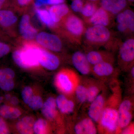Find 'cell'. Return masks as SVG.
Instances as JSON below:
<instances>
[{"mask_svg":"<svg viewBox=\"0 0 134 134\" xmlns=\"http://www.w3.org/2000/svg\"><path fill=\"white\" fill-rule=\"evenodd\" d=\"M120 42L108 27L92 25L86 27L82 43H83L87 50L104 47L110 51L117 49Z\"/></svg>","mask_w":134,"mask_h":134,"instance_id":"6da1fadb","label":"cell"},{"mask_svg":"<svg viewBox=\"0 0 134 134\" xmlns=\"http://www.w3.org/2000/svg\"><path fill=\"white\" fill-rule=\"evenodd\" d=\"M86 25L82 18L71 12L59 24L57 31L75 46L81 45Z\"/></svg>","mask_w":134,"mask_h":134,"instance_id":"7a4b0ae2","label":"cell"},{"mask_svg":"<svg viewBox=\"0 0 134 134\" xmlns=\"http://www.w3.org/2000/svg\"><path fill=\"white\" fill-rule=\"evenodd\" d=\"M24 43L21 48L15 51L12 58L19 66L29 68L38 66V47L31 41Z\"/></svg>","mask_w":134,"mask_h":134,"instance_id":"3957f363","label":"cell"},{"mask_svg":"<svg viewBox=\"0 0 134 134\" xmlns=\"http://www.w3.org/2000/svg\"><path fill=\"white\" fill-rule=\"evenodd\" d=\"M109 103L104 108L98 121L99 129L103 132L108 133H116L119 127V113L117 104ZM119 107V106H118Z\"/></svg>","mask_w":134,"mask_h":134,"instance_id":"277c9868","label":"cell"},{"mask_svg":"<svg viewBox=\"0 0 134 134\" xmlns=\"http://www.w3.org/2000/svg\"><path fill=\"white\" fill-rule=\"evenodd\" d=\"M118 62L123 71H127L134 66V38L133 37L121 41L118 48Z\"/></svg>","mask_w":134,"mask_h":134,"instance_id":"5b68a950","label":"cell"},{"mask_svg":"<svg viewBox=\"0 0 134 134\" xmlns=\"http://www.w3.org/2000/svg\"><path fill=\"white\" fill-rule=\"evenodd\" d=\"M56 85L61 91L66 94L75 92L79 80L76 72L71 70H65L57 75L55 79Z\"/></svg>","mask_w":134,"mask_h":134,"instance_id":"8992f818","label":"cell"},{"mask_svg":"<svg viewBox=\"0 0 134 134\" xmlns=\"http://www.w3.org/2000/svg\"><path fill=\"white\" fill-rule=\"evenodd\" d=\"M36 43L44 48L55 52H59L63 47V43L59 36L56 34L41 32L36 38Z\"/></svg>","mask_w":134,"mask_h":134,"instance_id":"52a82bcc","label":"cell"},{"mask_svg":"<svg viewBox=\"0 0 134 134\" xmlns=\"http://www.w3.org/2000/svg\"><path fill=\"white\" fill-rule=\"evenodd\" d=\"M115 17L101 7H99L96 12L86 22V26L101 25L109 27L113 24Z\"/></svg>","mask_w":134,"mask_h":134,"instance_id":"ba28073f","label":"cell"},{"mask_svg":"<svg viewBox=\"0 0 134 134\" xmlns=\"http://www.w3.org/2000/svg\"><path fill=\"white\" fill-rule=\"evenodd\" d=\"M133 102L126 99L121 102L118 107L119 129H123L130 125L133 119Z\"/></svg>","mask_w":134,"mask_h":134,"instance_id":"9c48e42d","label":"cell"},{"mask_svg":"<svg viewBox=\"0 0 134 134\" xmlns=\"http://www.w3.org/2000/svg\"><path fill=\"white\" fill-rule=\"evenodd\" d=\"M71 62L75 68L79 73L83 76H87L91 73L92 66L86 58V54L78 50L73 53Z\"/></svg>","mask_w":134,"mask_h":134,"instance_id":"30bf717a","label":"cell"},{"mask_svg":"<svg viewBox=\"0 0 134 134\" xmlns=\"http://www.w3.org/2000/svg\"><path fill=\"white\" fill-rule=\"evenodd\" d=\"M117 69L114 66V62L105 61L93 65L91 73L99 79H108L115 75Z\"/></svg>","mask_w":134,"mask_h":134,"instance_id":"8fae6325","label":"cell"},{"mask_svg":"<svg viewBox=\"0 0 134 134\" xmlns=\"http://www.w3.org/2000/svg\"><path fill=\"white\" fill-rule=\"evenodd\" d=\"M38 54L39 63L47 69L55 70L59 66V59L53 53L38 47Z\"/></svg>","mask_w":134,"mask_h":134,"instance_id":"7c38bea8","label":"cell"},{"mask_svg":"<svg viewBox=\"0 0 134 134\" xmlns=\"http://www.w3.org/2000/svg\"><path fill=\"white\" fill-rule=\"evenodd\" d=\"M106 99L103 92L97 96L96 98L90 103L88 115L94 122H98L105 105Z\"/></svg>","mask_w":134,"mask_h":134,"instance_id":"4fadbf2b","label":"cell"},{"mask_svg":"<svg viewBox=\"0 0 134 134\" xmlns=\"http://www.w3.org/2000/svg\"><path fill=\"white\" fill-rule=\"evenodd\" d=\"M38 31L37 29L32 25L30 15H24L19 24V33L22 38L26 41H31L35 39Z\"/></svg>","mask_w":134,"mask_h":134,"instance_id":"5bb4252c","label":"cell"},{"mask_svg":"<svg viewBox=\"0 0 134 134\" xmlns=\"http://www.w3.org/2000/svg\"><path fill=\"white\" fill-rule=\"evenodd\" d=\"M86 58L92 66L105 61L114 62L113 53L108 50H87Z\"/></svg>","mask_w":134,"mask_h":134,"instance_id":"9a60e30c","label":"cell"},{"mask_svg":"<svg viewBox=\"0 0 134 134\" xmlns=\"http://www.w3.org/2000/svg\"><path fill=\"white\" fill-rule=\"evenodd\" d=\"M99 7L108 11L114 17L127 8L126 0H100Z\"/></svg>","mask_w":134,"mask_h":134,"instance_id":"2e32d148","label":"cell"},{"mask_svg":"<svg viewBox=\"0 0 134 134\" xmlns=\"http://www.w3.org/2000/svg\"><path fill=\"white\" fill-rule=\"evenodd\" d=\"M47 10L53 21L59 25L66 16L72 12L68 5L64 3L51 5Z\"/></svg>","mask_w":134,"mask_h":134,"instance_id":"e0dca14e","label":"cell"},{"mask_svg":"<svg viewBox=\"0 0 134 134\" xmlns=\"http://www.w3.org/2000/svg\"><path fill=\"white\" fill-rule=\"evenodd\" d=\"M74 131L76 134H96L97 133V129L94 121L88 117L77 122L75 126Z\"/></svg>","mask_w":134,"mask_h":134,"instance_id":"ac0fdd59","label":"cell"},{"mask_svg":"<svg viewBox=\"0 0 134 134\" xmlns=\"http://www.w3.org/2000/svg\"><path fill=\"white\" fill-rule=\"evenodd\" d=\"M14 72L10 69H0V88L5 91L12 90L14 86Z\"/></svg>","mask_w":134,"mask_h":134,"instance_id":"d6986e66","label":"cell"},{"mask_svg":"<svg viewBox=\"0 0 134 134\" xmlns=\"http://www.w3.org/2000/svg\"><path fill=\"white\" fill-rule=\"evenodd\" d=\"M18 21L17 17L11 10H0V27L7 31L14 25Z\"/></svg>","mask_w":134,"mask_h":134,"instance_id":"ffe728a7","label":"cell"},{"mask_svg":"<svg viewBox=\"0 0 134 134\" xmlns=\"http://www.w3.org/2000/svg\"><path fill=\"white\" fill-rule=\"evenodd\" d=\"M56 105L61 112L63 114H70L74 111L75 105L72 100L68 99L63 95H59L55 99Z\"/></svg>","mask_w":134,"mask_h":134,"instance_id":"44dd1931","label":"cell"},{"mask_svg":"<svg viewBox=\"0 0 134 134\" xmlns=\"http://www.w3.org/2000/svg\"><path fill=\"white\" fill-rule=\"evenodd\" d=\"M35 11L37 17L42 24L50 29L58 30L59 25L53 21L47 10L36 8Z\"/></svg>","mask_w":134,"mask_h":134,"instance_id":"7402d4cb","label":"cell"},{"mask_svg":"<svg viewBox=\"0 0 134 134\" xmlns=\"http://www.w3.org/2000/svg\"><path fill=\"white\" fill-rule=\"evenodd\" d=\"M42 107V113L46 118L52 120L55 117L57 113V105L55 99L49 98Z\"/></svg>","mask_w":134,"mask_h":134,"instance_id":"603a6c76","label":"cell"},{"mask_svg":"<svg viewBox=\"0 0 134 134\" xmlns=\"http://www.w3.org/2000/svg\"><path fill=\"white\" fill-rule=\"evenodd\" d=\"M99 6L97 2H93L85 1L83 8L80 15L82 19L85 22H86L96 12Z\"/></svg>","mask_w":134,"mask_h":134,"instance_id":"cb8c5ba5","label":"cell"},{"mask_svg":"<svg viewBox=\"0 0 134 134\" xmlns=\"http://www.w3.org/2000/svg\"><path fill=\"white\" fill-rule=\"evenodd\" d=\"M34 120L31 117H25L18 121L16 128L22 134L32 133L33 131Z\"/></svg>","mask_w":134,"mask_h":134,"instance_id":"d4e9b609","label":"cell"},{"mask_svg":"<svg viewBox=\"0 0 134 134\" xmlns=\"http://www.w3.org/2000/svg\"><path fill=\"white\" fill-rule=\"evenodd\" d=\"M87 87V99L86 101L90 103L100 93L101 87L99 84L96 82L86 84Z\"/></svg>","mask_w":134,"mask_h":134,"instance_id":"484cf974","label":"cell"},{"mask_svg":"<svg viewBox=\"0 0 134 134\" xmlns=\"http://www.w3.org/2000/svg\"><path fill=\"white\" fill-rule=\"evenodd\" d=\"M20 111L9 106L3 105L0 107V115L7 119H16L21 115Z\"/></svg>","mask_w":134,"mask_h":134,"instance_id":"4316f807","label":"cell"},{"mask_svg":"<svg viewBox=\"0 0 134 134\" xmlns=\"http://www.w3.org/2000/svg\"><path fill=\"white\" fill-rule=\"evenodd\" d=\"M114 19H115V24L117 31L122 34H130L127 26L125 21L123 11L116 15Z\"/></svg>","mask_w":134,"mask_h":134,"instance_id":"83f0119b","label":"cell"},{"mask_svg":"<svg viewBox=\"0 0 134 134\" xmlns=\"http://www.w3.org/2000/svg\"><path fill=\"white\" fill-rule=\"evenodd\" d=\"M125 21L130 34H133L134 32V12L132 10L126 8L123 11Z\"/></svg>","mask_w":134,"mask_h":134,"instance_id":"f1b7e54d","label":"cell"},{"mask_svg":"<svg viewBox=\"0 0 134 134\" xmlns=\"http://www.w3.org/2000/svg\"><path fill=\"white\" fill-rule=\"evenodd\" d=\"M87 87L86 84L81 83L79 82L77 85L75 92L77 99L79 103L83 104L86 101L87 99Z\"/></svg>","mask_w":134,"mask_h":134,"instance_id":"f546056e","label":"cell"},{"mask_svg":"<svg viewBox=\"0 0 134 134\" xmlns=\"http://www.w3.org/2000/svg\"><path fill=\"white\" fill-rule=\"evenodd\" d=\"M47 123L44 120L39 119L34 124L33 131L37 134L45 133Z\"/></svg>","mask_w":134,"mask_h":134,"instance_id":"4dcf8cb0","label":"cell"},{"mask_svg":"<svg viewBox=\"0 0 134 134\" xmlns=\"http://www.w3.org/2000/svg\"><path fill=\"white\" fill-rule=\"evenodd\" d=\"M85 2V0H73L70 5V10L74 14H80Z\"/></svg>","mask_w":134,"mask_h":134,"instance_id":"1f68e13d","label":"cell"},{"mask_svg":"<svg viewBox=\"0 0 134 134\" xmlns=\"http://www.w3.org/2000/svg\"><path fill=\"white\" fill-rule=\"evenodd\" d=\"M30 108L34 110H38L42 108L43 102L42 99L39 96L32 97L29 103Z\"/></svg>","mask_w":134,"mask_h":134,"instance_id":"d6a6232c","label":"cell"},{"mask_svg":"<svg viewBox=\"0 0 134 134\" xmlns=\"http://www.w3.org/2000/svg\"><path fill=\"white\" fill-rule=\"evenodd\" d=\"M22 97L24 103L28 104L32 97V91L31 88L29 86L25 87L22 91Z\"/></svg>","mask_w":134,"mask_h":134,"instance_id":"836d02e7","label":"cell"},{"mask_svg":"<svg viewBox=\"0 0 134 134\" xmlns=\"http://www.w3.org/2000/svg\"><path fill=\"white\" fill-rule=\"evenodd\" d=\"M10 51L9 46L6 43L0 41V58L7 54Z\"/></svg>","mask_w":134,"mask_h":134,"instance_id":"e575fe53","label":"cell"},{"mask_svg":"<svg viewBox=\"0 0 134 134\" xmlns=\"http://www.w3.org/2000/svg\"><path fill=\"white\" fill-rule=\"evenodd\" d=\"M9 133L5 121L0 118V134H8Z\"/></svg>","mask_w":134,"mask_h":134,"instance_id":"d590c367","label":"cell"},{"mask_svg":"<svg viewBox=\"0 0 134 134\" xmlns=\"http://www.w3.org/2000/svg\"><path fill=\"white\" fill-rule=\"evenodd\" d=\"M46 5H48V0H35L34 1V5L36 8H40Z\"/></svg>","mask_w":134,"mask_h":134,"instance_id":"8d00e7d4","label":"cell"},{"mask_svg":"<svg viewBox=\"0 0 134 134\" xmlns=\"http://www.w3.org/2000/svg\"><path fill=\"white\" fill-rule=\"evenodd\" d=\"M65 0H48V5H52L64 3Z\"/></svg>","mask_w":134,"mask_h":134,"instance_id":"74e56055","label":"cell"},{"mask_svg":"<svg viewBox=\"0 0 134 134\" xmlns=\"http://www.w3.org/2000/svg\"><path fill=\"white\" fill-rule=\"evenodd\" d=\"M125 129L122 131V133L124 134H130L133 133V126H129V125L125 128Z\"/></svg>","mask_w":134,"mask_h":134,"instance_id":"f35d334b","label":"cell"},{"mask_svg":"<svg viewBox=\"0 0 134 134\" xmlns=\"http://www.w3.org/2000/svg\"><path fill=\"white\" fill-rule=\"evenodd\" d=\"M17 1L20 6H25L29 5L31 0H17Z\"/></svg>","mask_w":134,"mask_h":134,"instance_id":"ab89813d","label":"cell"},{"mask_svg":"<svg viewBox=\"0 0 134 134\" xmlns=\"http://www.w3.org/2000/svg\"><path fill=\"white\" fill-rule=\"evenodd\" d=\"M10 103L14 105H16L18 103V100L16 97H13L10 99Z\"/></svg>","mask_w":134,"mask_h":134,"instance_id":"60d3db41","label":"cell"},{"mask_svg":"<svg viewBox=\"0 0 134 134\" xmlns=\"http://www.w3.org/2000/svg\"><path fill=\"white\" fill-rule=\"evenodd\" d=\"M6 0H0V10L2 9L5 3Z\"/></svg>","mask_w":134,"mask_h":134,"instance_id":"b9f144b4","label":"cell"},{"mask_svg":"<svg viewBox=\"0 0 134 134\" xmlns=\"http://www.w3.org/2000/svg\"><path fill=\"white\" fill-rule=\"evenodd\" d=\"M5 97H6V99H7V100H9L10 99V96L9 94H7V95H6L5 96Z\"/></svg>","mask_w":134,"mask_h":134,"instance_id":"7bdbcfd3","label":"cell"},{"mask_svg":"<svg viewBox=\"0 0 134 134\" xmlns=\"http://www.w3.org/2000/svg\"><path fill=\"white\" fill-rule=\"evenodd\" d=\"M86 1H88L93 2H98L100 0H86Z\"/></svg>","mask_w":134,"mask_h":134,"instance_id":"ee69618b","label":"cell"},{"mask_svg":"<svg viewBox=\"0 0 134 134\" xmlns=\"http://www.w3.org/2000/svg\"><path fill=\"white\" fill-rule=\"evenodd\" d=\"M127 1L130 2H133L134 1V0H126Z\"/></svg>","mask_w":134,"mask_h":134,"instance_id":"f6af8a7d","label":"cell"}]
</instances>
